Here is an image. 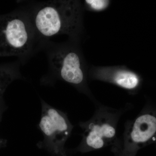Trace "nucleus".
I'll use <instances>...</instances> for the list:
<instances>
[{
  "mask_svg": "<svg viewBox=\"0 0 156 156\" xmlns=\"http://www.w3.org/2000/svg\"><path fill=\"white\" fill-rule=\"evenodd\" d=\"M26 9L37 35L43 41L58 35L67 34L76 39L80 34L83 12L79 1L39 2Z\"/></svg>",
  "mask_w": 156,
  "mask_h": 156,
  "instance_id": "1",
  "label": "nucleus"
},
{
  "mask_svg": "<svg viewBox=\"0 0 156 156\" xmlns=\"http://www.w3.org/2000/svg\"><path fill=\"white\" fill-rule=\"evenodd\" d=\"M43 43L26 8L0 15V57L17 56L23 63L41 49Z\"/></svg>",
  "mask_w": 156,
  "mask_h": 156,
  "instance_id": "2",
  "label": "nucleus"
},
{
  "mask_svg": "<svg viewBox=\"0 0 156 156\" xmlns=\"http://www.w3.org/2000/svg\"><path fill=\"white\" fill-rule=\"evenodd\" d=\"M46 49L50 72L58 80L82 91L87 88L83 62L77 49L68 44H56L46 41Z\"/></svg>",
  "mask_w": 156,
  "mask_h": 156,
  "instance_id": "3",
  "label": "nucleus"
},
{
  "mask_svg": "<svg viewBox=\"0 0 156 156\" xmlns=\"http://www.w3.org/2000/svg\"><path fill=\"white\" fill-rule=\"evenodd\" d=\"M121 115L118 110L101 106L90 120L80 123L83 131L81 146L99 149L116 142L117 127Z\"/></svg>",
  "mask_w": 156,
  "mask_h": 156,
  "instance_id": "4",
  "label": "nucleus"
},
{
  "mask_svg": "<svg viewBox=\"0 0 156 156\" xmlns=\"http://www.w3.org/2000/svg\"><path fill=\"white\" fill-rule=\"evenodd\" d=\"M42 112L39 128L44 139L41 145L58 152L63 149L73 126L67 115L41 100Z\"/></svg>",
  "mask_w": 156,
  "mask_h": 156,
  "instance_id": "5",
  "label": "nucleus"
},
{
  "mask_svg": "<svg viewBox=\"0 0 156 156\" xmlns=\"http://www.w3.org/2000/svg\"><path fill=\"white\" fill-rule=\"evenodd\" d=\"M156 133V118L150 114H144L126 123L121 140L126 150H133L152 139Z\"/></svg>",
  "mask_w": 156,
  "mask_h": 156,
  "instance_id": "6",
  "label": "nucleus"
},
{
  "mask_svg": "<svg viewBox=\"0 0 156 156\" xmlns=\"http://www.w3.org/2000/svg\"><path fill=\"white\" fill-rule=\"evenodd\" d=\"M99 78L128 90L135 89L139 83L138 76L129 71L120 70L112 75L100 76Z\"/></svg>",
  "mask_w": 156,
  "mask_h": 156,
  "instance_id": "7",
  "label": "nucleus"
},
{
  "mask_svg": "<svg viewBox=\"0 0 156 156\" xmlns=\"http://www.w3.org/2000/svg\"><path fill=\"white\" fill-rule=\"evenodd\" d=\"M108 1L102 0H87L85 1L86 5L95 11H101L107 7Z\"/></svg>",
  "mask_w": 156,
  "mask_h": 156,
  "instance_id": "8",
  "label": "nucleus"
}]
</instances>
